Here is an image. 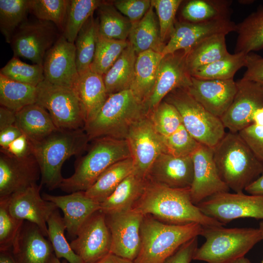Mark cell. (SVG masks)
Wrapping results in <instances>:
<instances>
[{
	"mask_svg": "<svg viewBox=\"0 0 263 263\" xmlns=\"http://www.w3.org/2000/svg\"><path fill=\"white\" fill-rule=\"evenodd\" d=\"M232 263H252L250 261L245 257L240 258Z\"/></svg>",
	"mask_w": 263,
	"mask_h": 263,
	"instance_id": "cell-61",
	"label": "cell"
},
{
	"mask_svg": "<svg viewBox=\"0 0 263 263\" xmlns=\"http://www.w3.org/2000/svg\"><path fill=\"white\" fill-rule=\"evenodd\" d=\"M69 0H29V13L37 19L53 23L63 32Z\"/></svg>",
	"mask_w": 263,
	"mask_h": 263,
	"instance_id": "cell-45",
	"label": "cell"
},
{
	"mask_svg": "<svg viewBox=\"0 0 263 263\" xmlns=\"http://www.w3.org/2000/svg\"><path fill=\"white\" fill-rule=\"evenodd\" d=\"M183 1L182 0H151V5L158 19L161 39L165 43L166 41L169 40L174 31L176 22L175 16Z\"/></svg>",
	"mask_w": 263,
	"mask_h": 263,
	"instance_id": "cell-48",
	"label": "cell"
},
{
	"mask_svg": "<svg viewBox=\"0 0 263 263\" xmlns=\"http://www.w3.org/2000/svg\"><path fill=\"white\" fill-rule=\"evenodd\" d=\"M186 89L205 109L220 118L231 104L237 85L233 79H201L191 76Z\"/></svg>",
	"mask_w": 263,
	"mask_h": 263,
	"instance_id": "cell-22",
	"label": "cell"
},
{
	"mask_svg": "<svg viewBox=\"0 0 263 263\" xmlns=\"http://www.w3.org/2000/svg\"><path fill=\"white\" fill-rule=\"evenodd\" d=\"M49 263H62L59 261V259H58L54 254L53 256L52 257L51 260L50 261Z\"/></svg>",
	"mask_w": 263,
	"mask_h": 263,
	"instance_id": "cell-62",
	"label": "cell"
},
{
	"mask_svg": "<svg viewBox=\"0 0 263 263\" xmlns=\"http://www.w3.org/2000/svg\"><path fill=\"white\" fill-rule=\"evenodd\" d=\"M193 178L190 188L192 203L197 205L206 198L230 190L222 181L213 159V148L200 144L191 155Z\"/></svg>",
	"mask_w": 263,
	"mask_h": 263,
	"instance_id": "cell-17",
	"label": "cell"
},
{
	"mask_svg": "<svg viewBox=\"0 0 263 263\" xmlns=\"http://www.w3.org/2000/svg\"><path fill=\"white\" fill-rule=\"evenodd\" d=\"M187 53L185 50H179L163 56L154 87L145 103L149 113L172 91L187 88L190 84L191 75L187 62Z\"/></svg>",
	"mask_w": 263,
	"mask_h": 263,
	"instance_id": "cell-14",
	"label": "cell"
},
{
	"mask_svg": "<svg viewBox=\"0 0 263 263\" xmlns=\"http://www.w3.org/2000/svg\"><path fill=\"white\" fill-rule=\"evenodd\" d=\"M146 183L147 179L132 173L100 204V210L107 214L132 209L142 194Z\"/></svg>",
	"mask_w": 263,
	"mask_h": 263,
	"instance_id": "cell-29",
	"label": "cell"
},
{
	"mask_svg": "<svg viewBox=\"0 0 263 263\" xmlns=\"http://www.w3.org/2000/svg\"><path fill=\"white\" fill-rule=\"evenodd\" d=\"M98 36V19L93 15L80 30L74 43L76 63L79 75L90 70Z\"/></svg>",
	"mask_w": 263,
	"mask_h": 263,
	"instance_id": "cell-38",
	"label": "cell"
},
{
	"mask_svg": "<svg viewBox=\"0 0 263 263\" xmlns=\"http://www.w3.org/2000/svg\"><path fill=\"white\" fill-rule=\"evenodd\" d=\"M231 0H190L181 11V20L199 23L230 19Z\"/></svg>",
	"mask_w": 263,
	"mask_h": 263,
	"instance_id": "cell-33",
	"label": "cell"
},
{
	"mask_svg": "<svg viewBox=\"0 0 263 263\" xmlns=\"http://www.w3.org/2000/svg\"><path fill=\"white\" fill-rule=\"evenodd\" d=\"M74 89L82 104L86 125L95 117L108 97L103 76L89 70L79 75Z\"/></svg>",
	"mask_w": 263,
	"mask_h": 263,
	"instance_id": "cell-26",
	"label": "cell"
},
{
	"mask_svg": "<svg viewBox=\"0 0 263 263\" xmlns=\"http://www.w3.org/2000/svg\"><path fill=\"white\" fill-rule=\"evenodd\" d=\"M236 27L230 19L199 23L176 21L174 31L161 54L164 56L179 50L188 52L204 39L216 34L227 35L235 31Z\"/></svg>",
	"mask_w": 263,
	"mask_h": 263,
	"instance_id": "cell-19",
	"label": "cell"
},
{
	"mask_svg": "<svg viewBox=\"0 0 263 263\" xmlns=\"http://www.w3.org/2000/svg\"><path fill=\"white\" fill-rule=\"evenodd\" d=\"M235 53L246 54L263 48V6L236 24Z\"/></svg>",
	"mask_w": 263,
	"mask_h": 263,
	"instance_id": "cell-36",
	"label": "cell"
},
{
	"mask_svg": "<svg viewBox=\"0 0 263 263\" xmlns=\"http://www.w3.org/2000/svg\"><path fill=\"white\" fill-rule=\"evenodd\" d=\"M261 231V234H262V240L263 242V221H262L259 223V228ZM263 263V260L262 261V263Z\"/></svg>",
	"mask_w": 263,
	"mask_h": 263,
	"instance_id": "cell-63",
	"label": "cell"
},
{
	"mask_svg": "<svg viewBox=\"0 0 263 263\" xmlns=\"http://www.w3.org/2000/svg\"><path fill=\"white\" fill-rule=\"evenodd\" d=\"M59 30L51 22L27 20L18 29L11 40L14 56L43 65L46 53L61 35Z\"/></svg>",
	"mask_w": 263,
	"mask_h": 263,
	"instance_id": "cell-11",
	"label": "cell"
},
{
	"mask_svg": "<svg viewBox=\"0 0 263 263\" xmlns=\"http://www.w3.org/2000/svg\"><path fill=\"white\" fill-rule=\"evenodd\" d=\"M196 206L205 215L223 225L239 218L263 220V195L221 192Z\"/></svg>",
	"mask_w": 263,
	"mask_h": 263,
	"instance_id": "cell-10",
	"label": "cell"
},
{
	"mask_svg": "<svg viewBox=\"0 0 263 263\" xmlns=\"http://www.w3.org/2000/svg\"><path fill=\"white\" fill-rule=\"evenodd\" d=\"M94 140L88 152L76 163L73 175L64 178L59 188L62 191H85L110 166L131 157L126 139L104 137Z\"/></svg>",
	"mask_w": 263,
	"mask_h": 263,
	"instance_id": "cell-7",
	"label": "cell"
},
{
	"mask_svg": "<svg viewBox=\"0 0 263 263\" xmlns=\"http://www.w3.org/2000/svg\"><path fill=\"white\" fill-rule=\"evenodd\" d=\"M137 55L129 43L103 76L108 95L130 89L134 78Z\"/></svg>",
	"mask_w": 263,
	"mask_h": 263,
	"instance_id": "cell-32",
	"label": "cell"
},
{
	"mask_svg": "<svg viewBox=\"0 0 263 263\" xmlns=\"http://www.w3.org/2000/svg\"><path fill=\"white\" fill-rule=\"evenodd\" d=\"M245 67L246 70L242 79L263 86V57L253 53L247 54Z\"/></svg>",
	"mask_w": 263,
	"mask_h": 263,
	"instance_id": "cell-52",
	"label": "cell"
},
{
	"mask_svg": "<svg viewBox=\"0 0 263 263\" xmlns=\"http://www.w3.org/2000/svg\"><path fill=\"white\" fill-rule=\"evenodd\" d=\"M247 55L243 52L230 54L222 59L196 69L191 73V75L201 79H233L236 73L245 67Z\"/></svg>",
	"mask_w": 263,
	"mask_h": 263,
	"instance_id": "cell-40",
	"label": "cell"
},
{
	"mask_svg": "<svg viewBox=\"0 0 263 263\" xmlns=\"http://www.w3.org/2000/svg\"><path fill=\"white\" fill-rule=\"evenodd\" d=\"M112 2L132 23L142 19L151 7V0H117Z\"/></svg>",
	"mask_w": 263,
	"mask_h": 263,
	"instance_id": "cell-50",
	"label": "cell"
},
{
	"mask_svg": "<svg viewBox=\"0 0 263 263\" xmlns=\"http://www.w3.org/2000/svg\"><path fill=\"white\" fill-rule=\"evenodd\" d=\"M205 242L196 249L193 260L207 263H232L262 240L259 228L203 226Z\"/></svg>",
	"mask_w": 263,
	"mask_h": 263,
	"instance_id": "cell-6",
	"label": "cell"
},
{
	"mask_svg": "<svg viewBox=\"0 0 263 263\" xmlns=\"http://www.w3.org/2000/svg\"><path fill=\"white\" fill-rule=\"evenodd\" d=\"M213 151L220 178L235 193L243 192L263 172V164L239 133H225Z\"/></svg>",
	"mask_w": 263,
	"mask_h": 263,
	"instance_id": "cell-2",
	"label": "cell"
},
{
	"mask_svg": "<svg viewBox=\"0 0 263 263\" xmlns=\"http://www.w3.org/2000/svg\"><path fill=\"white\" fill-rule=\"evenodd\" d=\"M58 209L52 213L47 221L48 238L54 254L58 259L64 258L69 263H83L80 257L72 249L65 236L66 225Z\"/></svg>",
	"mask_w": 263,
	"mask_h": 263,
	"instance_id": "cell-42",
	"label": "cell"
},
{
	"mask_svg": "<svg viewBox=\"0 0 263 263\" xmlns=\"http://www.w3.org/2000/svg\"><path fill=\"white\" fill-rule=\"evenodd\" d=\"M37 87L36 103L48 112L57 129L84 128V109L74 89L56 85L45 79Z\"/></svg>",
	"mask_w": 263,
	"mask_h": 263,
	"instance_id": "cell-9",
	"label": "cell"
},
{
	"mask_svg": "<svg viewBox=\"0 0 263 263\" xmlns=\"http://www.w3.org/2000/svg\"><path fill=\"white\" fill-rule=\"evenodd\" d=\"M132 209L144 216H153L169 224L196 223L204 226L224 225L205 215L192 203L190 188H172L147 179L144 190Z\"/></svg>",
	"mask_w": 263,
	"mask_h": 263,
	"instance_id": "cell-1",
	"label": "cell"
},
{
	"mask_svg": "<svg viewBox=\"0 0 263 263\" xmlns=\"http://www.w3.org/2000/svg\"><path fill=\"white\" fill-rule=\"evenodd\" d=\"M70 244L83 263H94L110 253L111 236L105 214L101 210L94 213Z\"/></svg>",
	"mask_w": 263,
	"mask_h": 263,
	"instance_id": "cell-15",
	"label": "cell"
},
{
	"mask_svg": "<svg viewBox=\"0 0 263 263\" xmlns=\"http://www.w3.org/2000/svg\"><path fill=\"white\" fill-rule=\"evenodd\" d=\"M167 152L176 156H191L199 146L183 124L170 135L161 138Z\"/></svg>",
	"mask_w": 263,
	"mask_h": 263,
	"instance_id": "cell-49",
	"label": "cell"
},
{
	"mask_svg": "<svg viewBox=\"0 0 263 263\" xmlns=\"http://www.w3.org/2000/svg\"><path fill=\"white\" fill-rule=\"evenodd\" d=\"M22 133L20 129L16 124L0 130V150L6 149L11 142Z\"/></svg>",
	"mask_w": 263,
	"mask_h": 263,
	"instance_id": "cell-55",
	"label": "cell"
},
{
	"mask_svg": "<svg viewBox=\"0 0 263 263\" xmlns=\"http://www.w3.org/2000/svg\"><path fill=\"white\" fill-rule=\"evenodd\" d=\"M163 100L176 108L184 126L199 143L213 148L225 135L221 119L205 109L186 88L174 89Z\"/></svg>",
	"mask_w": 263,
	"mask_h": 263,
	"instance_id": "cell-8",
	"label": "cell"
},
{
	"mask_svg": "<svg viewBox=\"0 0 263 263\" xmlns=\"http://www.w3.org/2000/svg\"><path fill=\"white\" fill-rule=\"evenodd\" d=\"M149 114L155 130L161 138L170 135L183 124L176 108L164 100Z\"/></svg>",
	"mask_w": 263,
	"mask_h": 263,
	"instance_id": "cell-46",
	"label": "cell"
},
{
	"mask_svg": "<svg viewBox=\"0 0 263 263\" xmlns=\"http://www.w3.org/2000/svg\"><path fill=\"white\" fill-rule=\"evenodd\" d=\"M37 87L10 79L0 74V104L15 113L36 103Z\"/></svg>",
	"mask_w": 263,
	"mask_h": 263,
	"instance_id": "cell-37",
	"label": "cell"
},
{
	"mask_svg": "<svg viewBox=\"0 0 263 263\" xmlns=\"http://www.w3.org/2000/svg\"><path fill=\"white\" fill-rule=\"evenodd\" d=\"M42 185L35 184L9 196V210L16 218L37 225L48 237L47 221L58 207L40 195Z\"/></svg>",
	"mask_w": 263,
	"mask_h": 263,
	"instance_id": "cell-21",
	"label": "cell"
},
{
	"mask_svg": "<svg viewBox=\"0 0 263 263\" xmlns=\"http://www.w3.org/2000/svg\"><path fill=\"white\" fill-rule=\"evenodd\" d=\"M44 78L50 83L74 89L79 77L75 44L61 34L47 51L43 63Z\"/></svg>",
	"mask_w": 263,
	"mask_h": 263,
	"instance_id": "cell-18",
	"label": "cell"
},
{
	"mask_svg": "<svg viewBox=\"0 0 263 263\" xmlns=\"http://www.w3.org/2000/svg\"><path fill=\"white\" fill-rule=\"evenodd\" d=\"M29 13V0H0V30L7 43L27 20Z\"/></svg>",
	"mask_w": 263,
	"mask_h": 263,
	"instance_id": "cell-41",
	"label": "cell"
},
{
	"mask_svg": "<svg viewBox=\"0 0 263 263\" xmlns=\"http://www.w3.org/2000/svg\"><path fill=\"white\" fill-rule=\"evenodd\" d=\"M149 113L145 103L128 89L108 95L97 115L83 129L90 141L104 137L126 139L131 127Z\"/></svg>",
	"mask_w": 263,
	"mask_h": 263,
	"instance_id": "cell-4",
	"label": "cell"
},
{
	"mask_svg": "<svg viewBox=\"0 0 263 263\" xmlns=\"http://www.w3.org/2000/svg\"><path fill=\"white\" fill-rule=\"evenodd\" d=\"M128 41L137 55L148 50L162 53L166 44L161 39L158 19L151 5L142 19L132 23Z\"/></svg>",
	"mask_w": 263,
	"mask_h": 263,
	"instance_id": "cell-27",
	"label": "cell"
},
{
	"mask_svg": "<svg viewBox=\"0 0 263 263\" xmlns=\"http://www.w3.org/2000/svg\"><path fill=\"white\" fill-rule=\"evenodd\" d=\"M244 190L249 194L263 195V172Z\"/></svg>",
	"mask_w": 263,
	"mask_h": 263,
	"instance_id": "cell-57",
	"label": "cell"
},
{
	"mask_svg": "<svg viewBox=\"0 0 263 263\" xmlns=\"http://www.w3.org/2000/svg\"><path fill=\"white\" fill-rule=\"evenodd\" d=\"M105 217L111 236L110 253L134 261L141 248L140 229L144 215L132 208L107 214Z\"/></svg>",
	"mask_w": 263,
	"mask_h": 263,
	"instance_id": "cell-13",
	"label": "cell"
},
{
	"mask_svg": "<svg viewBox=\"0 0 263 263\" xmlns=\"http://www.w3.org/2000/svg\"><path fill=\"white\" fill-rule=\"evenodd\" d=\"M40 177L39 167L33 154L16 157L0 152V197L10 196L37 184Z\"/></svg>",
	"mask_w": 263,
	"mask_h": 263,
	"instance_id": "cell-20",
	"label": "cell"
},
{
	"mask_svg": "<svg viewBox=\"0 0 263 263\" xmlns=\"http://www.w3.org/2000/svg\"><path fill=\"white\" fill-rule=\"evenodd\" d=\"M39 228L24 221L11 251L18 263H49L54 254L52 245Z\"/></svg>",
	"mask_w": 263,
	"mask_h": 263,
	"instance_id": "cell-25",
	"label": "cell"
},
{
	"mask_svg": "<svg viewBox=\"0 0 263 263\" xmlns=\"http://www.w3.org/2000/svg\"><path fill=\"white\" fill-rule=\"evenodd\" d=\"M133 170L131 157L119 161L105 170L84 191L85 193L88 197L101 204L125 178L133 172Z\"/></svg>",
	"mask_w": 263,
	"mask_h": 263,
	"instance_id": "cell-31",
	"label": "cell"
},
{
	"mask_svg": "<svg viewBox=\"0 0 263 263\" xmlns=\"http://www.w3.org/2000/svg\"><path fill=\"white\" fill-rule=\"evenodd\" d=\"M225 34L210 36L194 46L187 53V62L190 73L227 56Z\"/></svg>",
	"mask_w": 263,
	"mask_h": 263,
	"instance_id": "cell-35",
	"label": "cell"
},
{
	"mask_svg": "<svg viewBox=\"0 0 263 263\" xmlns=\"http://www.w3.org/2000/svg\"><path fill=\"white\" fill-rule=\"evenodd\" d=\"M133 163V173L147 179L149 171L158 156L167 152L155 130L149 114L136 122L126 138Z\"/></svg>",
	"mask_w": 263,
	"mask_h": 263,
	"instance_id": "cell-12",
	"label": "cell"
},
{
	"mask_svg": "<svg viewBox=\"0 0 263 263\" xmlns=\"http://www.w3.org/2000/svg\"><path fill=\"white\" fill-rule=\"evenodd\" d=\"M98 35L114 40L128 41L132 23L122 15L112 2L103 1L96 9Z\"/></svg>",
	"mask_w": 263,
	"mask_h": 263,
	"instance_id": "cell-34",
	"label": "cell"
},
{
	"mask_svg": "<svg viewBox=\"0 0 263 263\" xmlns=\"http://www.w3.org/2000/svg\"><path fill=\"white\" fill-rule=\"evenodd\" d=\"M42 197L54 203L63 213V220L70 238L75 239L82 225L95 212L100 210V203L88 197L84 191L65 195L43 193Z\"/></svg>",
	"mask_w": 263,
	"mask_h": 263,
	"instance_id": "cell-24",
	"label": "cell"
},
{
	"mask_svg": "<svg viewBox=\"0 0 263 263\" xmlns=\"http://www.w3.org/2000/svg\"><path fill=\"white\" fill-rule=\"evenodd\" d=\"M0 74L12 80L35 87L45 79L43 65L29 64L14 56L0 69Z\"/></svg>",
	"mask_w": 263,
	"mask_h": 263,
	"instance_id": "cell-44",
	"label": "cell"
},
{
	"mask_svg": "<svg viewBox=\"0 0 263 263\" xmlns=\"http://www.w3.org/2000/svg\"><path fill=\"white\" fill-rule=\"evenodd\" d=\"M16 113L2 106L0 107V130L16 124Z\"/></svg>",
	"mask_w": 263,
	"mask_h": 263,
	"instance_id": "cell-56",
	"label": "cell"
},
{
	"mask_svg": "<svg viewBox=\"0 0 263 263\" xmlns=\"http://www.w3.org/2000/svg\"><path fill=\"white\" fill-rule=\"evenodd\" d=\"M16 125L32 143L44 139L58 129L48 112L37 103L16 113Z\"/></svg>",
	"mask_w": 263,
	"mask_h": 263,
	"instance_id": "cell-28",
	"label": "cell"
},
{
	"mask_svg": "<svg viewBox=\"0 0 263 263\" xmlns=\"http://www.w3.org/2000/svg\"><path fill=\"white\" fill-rule=\"evenodd\" d=\"M236 82L237 91L233 101L220 119L225 128L238 133L252 124L254 113L263 107V86L242 78Z\"/></svg>",
	"mask_w": 263,
	"mask_h": 263,
	"instance_id": "cell-16",
	"label": "cell"
},
{
	"mask_svg": "<svg viewBox=\"0 0 263 263\" xmlns=\"http://www.w3.org/2000/svg\"><path fill=\"white\" fill-rule=\"evenodd\" d=\"M202 227L196 223L169 224L150 215L144 216L141 248L134 263H164L182 244L201 235Z\"/></svg>",
	"mask_w": 263,
	"mask_h": 263,
	"instance_id": "cell-5",
	"label": "cell"
},
{
	"mask_svg": "<svg viewBox=\"0 0 263 263\" xmlns=\"http://www.w3.org/2000/svg\"><path fill=\"white\" fill-rule=\"evenodd\" d=\"M129 45L128 41L109 39L98 35L90 70L103 75Z\"/></svg>",
	"mask_w": 263,
	"mask_h": 263,
	"instance_id": "cell-43",
	"label": "cell"
},
{
	"mask_svg": "<svg viewBox=\"0 0 263 263\" xmlns=\"http://www.w3.org/2000/svg\"><path fill=\"white\" fill-rule=\"evenodd\" d=\"M193 178L191 156H176L168 152L158 156L147 177L152 182L176 189L190 188Z\"/></svg>",
	"mask_w": 263,
	"mask_h": 263,
	"instance_id": "cell-23",
	"label": "cell"
},
{
	"mask_svg": "<svg viewBox=\"0 0 263 263\" xmlns=\"http://www.w3.org/2000/svg\"><path fill=\"white\" fill-rule=\"evenodd\" d=\"M0 152L16 157H23L33 154L32 144L28 137L22 133Z\"/></svg>",
	"mask_w": 263,
	"mask_h": 263,
	"instance_id": "cell-54",
	"label": "cell"
},
{
	"mask_svg": "<svg viewBox=\"0 0 263 263\" xmlns=\"http://www.w3.org/2000/svg\"><path fill=\"white\" fill-rule=\"evenodd\" d=\"M161 53L148 50L137 55L133 80L130 89L145 103L154 85Z\"/></svg>",
	"mask_w": 263,
	"mask_h": 263,
	"instance_id": "cell-30",
	"label": "cell"
},
{
	"mask_svg": "<svg viewBox=\"0 0 263 263\" xmlns=\"http://www.w3.org/2000/svg\"><path fill=\"white\" fill-rule=\"evenodd\" d=\"M94 263H134V262L109 253Z\"/></svg>",
	"mask_w": 263,
	"mask_h": 263,
	"instance_id": "cell-58",
	"label": "cell"
},
{
	"mask_svg": "<svg viewBox=\"0 0 263 263\" xmlns=\"http://www.w3.org/2000/svg\"><path fill=\"white\" fill-rule=\"evenodd\" d=\"M89 141L84 129H57L44 139L31 142L40 169V184L49 190L59 188L64 178L63 164L70 157L82 153Z\"/></svg>",
	"mask_w": 263,
	"mask_h": 263,
	"instance_id": "cell-3",
	"label": "cell"
},
{
	"mask_svg": "<svg viewBox=\"0 0 263 263\" xmlns=\"http://www.w3.org/2000/svg\"><path fill=\"white\" fill-rule=\"evenodd\" d=\"M9 196L0 197V251L11 250L24 223L9 210Z\"/></svg>",
	"mask_w": 263,
	"mask_h": 263,
	"instance_id": "cell-47",
	"label": "cell"
},
{
	"mask_svg": "<svg viewBox=\"0 0 263 263\" xmlns=\"http://www.w3.org/2000/svg\"><path fill=\"white\" fill-rule=\"evenodd\" d=\"M238 133L263 164V127L252 124Z\"/></svg>",
	"mask_w": 263,
	"mask_h": 263,
	"instance_id": "cell-51",
	"label": "cell"
},
{
	"mask_svg": "<svg viewBox=\"0 0 263 263\" xmlns=\"http://www.w3.org/2000/svg\"><path fill=\"white\" fill-rule=\"evenodd\" d=\"M99 0H69L62 35L74 43L78 32L102 2Z\"/></svg>",
	"mask_w": 263,
	"mask_h": 263,
	"instance_id": "cell-39",
	"label": "cell"
},
{
	"mask_svg": "<svg viewBox=\"0 0 263 263\" xmlns=\"http://www.w3.org/2000/svg\"><path fill=\"white\" fill-rule=\"evenodd\" d=\"M252 124L263 127V107L259 108L255 111L252 117Z\"/></svg>",
	"mask_w": 263,
	"mask_h": 263,
	"instance_id": "cell-59",
	"label": "cell"
},
{
	"mask_svg": "<svg viewBox=\"0 0 263 263\" xmlns=\"http://www.w3.org/2000/svg\"><path fill=\"white\" fill-rule=\"evenodd\" d=\"M197 247L198 237H196L182 244L164 263H190Z\"/></svg>",
	"mask_w": 263,
	"mask_h": 263,
	"instance_id": "cell-53",
	"label": "cell"
},
{
	"mask_svg": "<svg viewBox=\"0 0 263 263\" xmlns=\"http://www.w3.org/2000/svg\"><path fill=\"white\" fill-rule=\"evenodd\" d=\"M0 263H18L11 250L0 251Z\"/></svg>",
	"mask_w": 263,
	"mask_h": 263,
	"instance_id": "cell-60",
	"label": "cell"
}]
</instances>
